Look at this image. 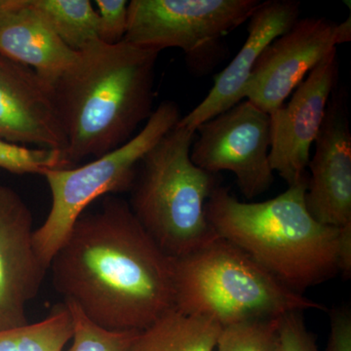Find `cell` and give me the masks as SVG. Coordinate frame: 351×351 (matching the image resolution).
<instances>
[{"instance_id":"1","label":"cell","mask_w":351,"mask_h":351,"mask_svg":"<svg viewBox=\"0 0 351 351\" xmlns=\"http://www.w3.org/2000/svg\"><path fill=\"white\" fill-rule=\"evenodd\" d=\"M49 269L64 302L106 329L140 332L175 307L173 258L117 198L78 219Z\"/></svg>"},{"instance_id":"2","label":"cell","mask_w":351,"mask_h":351,"mask_svg":"<svg viewBox=\"0 0 351 351\" xmlns=\"http://www.w3.org/2000/svg\"><path fill=\"white\" fill-rule=\"evenodd\" d=\"M159 53L96 40L53 85L71 167L121 147L151 117Z\"/></svg>"},{"instance_id":"3","label":"cell","mask_w":351,"mask_h":351,"mask_svg":"<svg viewBox=\"0 0 351 351\" xmlns=\"http://www.w3.org/2000/svg\"><path fill=\"white\" fill-rule=\"evenodd\" d=\"M307 179L263 202H241L218 186L205 206L218 237L298 293L351 271V228L323 226L311 217L304 200Z\"/></svg>"},{"instance_id":"4","label":"cell","mask_w":351,"mask_h":351,"mask_svg":"<svg viewBox=\"0 0 351 351\" xmlns=\"http://www.w3.org/2000/svg\"><path fill=\"white\" fill-rule=\"evenodd\" d=\"M173 269L176 308L221 328L325 308L287 287L246 252L219 237L189 255L173 258Z\"/></svg>"},{"instance_id":"5","label":"cell","mask_w":351,"mask_h":351,"mask_svg":"<svg viewBox=\"0 0 351 351\" xmlns=\"http://www.w3.org/2000/svg\"><path fill=\"white\" fill-rule=\"evenodd\" d=\"M195 131L177 124L141 161L134 182L132 212L169 257H184L218 235L205 212L218 186L215 175L191 159Z\"/></svg>"},{"instance_id":"6","label":"cell","mask_w":351,"mask_h":351,"mask_svg":"<svg viewBox=\"0 0 351 351\" xmlns=\"http://www.w3.org/2000/svg\"><path fill=\"white\" fill-rule=\"evenodd\" d=\"M180 119L177 104L164 101L152 112L142 130L121 147L80 167L44 173L52 204L43 226L34 230V243L46 269H49L55 254L85 209L101 196L131 189L142 159Z\"/></svg>"},{"instance_id":"7","label":"cell","mask_w":351,"mask_h":351,"mask_svg":"<svg viewBox=\"0 0 351 351\" xmlns=\"http://www.w3.org/2000/svg\"><path fill=\"white\" fill-rule=\"evenodd\" d=\"M260 0H132L123 41L160 53L179 48L189 66L206 71L221 39L250 19Z\"/></svg>"},{"instance_id":"8","label":"cell","mask_w":351,"mask_h":351,"mask_svg":"<svg viewBox=\"0 0 351 351\" xmlns=\"http://www.w3.org/2000/svg\"><path fill=\"white\" fill-rule=\"evenodd\" d=\"M191 159L210 174L233 173L242 195L253 199L271 186L270 119L246 100L208 120L196 128Z\"/></svg>"},{"instance_id":"9","label":"cell","mask_w":351,"mask_h":351,"mask_svg":"<svg viewBox=\"0 0 351 351\" xmlns=\"http://www.w3.org/2000/svg\"><path fill=\"white\" fill-rule=\"evenodd\" d=\"M350 40V17L339 25L326 18L298 20L263 51L245 86L244 99L269 114L285 104L314 66Z\"/></svg>"},{"instance_id":"10","label":"cell","mask_w":351,"mask_h":351,"mask_svg":"<svg viewBox=\"0 0 351 351\" xmlns=\"http://www.w3.org/2000/svg\"><path fill=\"white\" fill-rule=\"evenodd\" d=\"M339 69L335 49L298 85L289 103L269 113L270 167L288 186L307 179L311 147L322 126L332 92L338 87Z\"/></svg>"},{"instance_id":"11","label":"cell","mask_w":351,"mask_h":351,"mask_svg":"<svg viewBox=\"0 0 351 351\" xmlns=\"http://www.w3.org/2000/svg\"><path fill=\"white\" fill-rule=\"evenodd\" d=\"M309 160L306 206L321 225L351 228V131L346 97L338 87L328 103L326 114L314 141Z\"/></svg>"},{"instance_id":"12","label":"cell","mask_w":351,"mask_h":351,"mask_svg":"<svg viewBox=\"0 0 351 351\" xmlns=\"http://www.w3.org/2000/svg\"><path fill=\"white\" fill-rule=\"evenodd\" d=\"M32 215L19 193L0 184V331L27 324V304L46 269L34 243Z\"/></svg>"},{"instance_id":"13","label":"cell","mask_w":351,"mask_h":351,"mask_svg":"<svg viewBox=\"0 0 351 351\" xmlns=\"http://www.w3.org/2000/svg\"><path fill=\"white\" fill-rule=\"evenodd\" d=\"M0 140L64 152L66 142L53 86L0 55Z\"/></svg>"},{"instance_id":"14","label":"cell","mask_w":351,"mask_h":351,"mask_svg":"<svg viewBox=\"0 0 351 351\" xmlns=\"http://www.w3.org/2000/svg\"><path fill=\"white\" fill-rule=\"evenodd\" d=\"M301 3L295 0L261 2L249 19L248 36L241 49L221 73L203 101L178 124L195 131L208 120L244 99V89L263 51L300 19Z\"/></svg>"},{"instance_id":"15","label":"cell","mask_w":351,"mask_h":351,"mask_svg":"<svg viewBox=\"0 0 351 351\" xmlns=\"http://www.w3.org/2000/svg\"><path fill=\"white\" fill-rule=\"evenodd\" d=\"M76 54L27 0H0V55L31 69L53 86Z\"/></svg>"},{"instance_id":"16","label":"cell","mask_w":351,"mask_h":351,"mask_svg":"<svg viewBox=\"0 0 351 351\" xmlns=\"http://www.w3.org/2000/svg\"><path fill=\"white\" fill-rule=\"evenodd\" d=\"M221 330L214 321L174 307L138 332L128 351H215Z\"/></svg>"},{"instance_id":"17","label":"cell","mask_w":351,"mask_h":351,"mask_svg":"<svg viewBox=\"0 0 351 351\" xmlns=\"http://www.w3.org/2000/svg\"><path fill=\"white\" fill-rule=\"evenodd\" d=\"M29 6L71 50L99 40V16L89 0H27Z\"/></svg>"},{"instance_id":"18","label":"cell","mask_w":351,"mask_h":351,"mask_svg":"<svg viewBox=\"0 0 351 351\" xmlns=\"http://www.w3.org/2000/svg\"><path fill=\"white\" fill-rule=\"evenodd\" d=\"M73 332V318L64 304L39 322L1 330L0 351H64Z\"/></svg>"},{"instance_id":"19","label":"cell","mask_w":351,"mask_h":351,"mask_svg":"<svg viewBox=\"0 0 351 351\" xmlns=\"http://www.w3.org/2000/svg\"><path fill=\"white\" fill-rule=\"evenodd\" d=\"M278 324L279 318L223 327L215 351H280Z\"/></svg>"},{"instance_id":"20","label":"cell","mask_w":351,"mask_h":351,"mask_svg":"<svg viewBox=\"0 0 351 351\" xmlns=\"http://www.w3.org/2000/svg\"><path fill=\"white\" fill-rule=\"evenodd\" d=\"M73 318V343L64 351H128L138 332L112 331L88 319L75 304L64 302Z\"/></svg>"},{"instance_id":"21","label":"cell","mask_w":351,"mask_h":351,"mask_svg":"<svg viewBox=\"0 0 351 351\" xmlns=\"http://www.w3.org/2000/svg\"><path fill=\"white\" fill-rule=\"evenodd\" d=\"M71 167L64 152L25 147L0 140V168L14 174H39Z\"/></svg>"},{"instance_id":"22","label":"cell","mask_w":351,"mask_h":351,"mask_svg":"<svg viewBox=\"0 0 351 351\" xmlns=\"http://www.w3.org/2000/svg\"><path fill=\"white\" fill-rule=\"evenodd\" d=\"M128 4L126 0L95 1L99 16V41L110 45L123 41L128 25Z\"/></svg>"},{"instance_id":"23","label":"cell","mask_w":351,"mask_h":351,"mask_svg":"<svg viewBox=\"0 0 351 351\" xmlns=\"http://www.w3.org/2000/svg\"><path fill=\"white\" fill-rule=\"evenodd\" d=\"M280 351H319L313 335L307 330L302 313H290L279 318Z\"/></svg>"},{"instance_id":"24","label":"cell","mask_w":351,"mask_h":351,"mask_svg":"<svg viewBox=\"0 0 351 351\" xmlns=\"http://www.w3.org/2000/svg\"><path fill=\"white\" fill-rule=\"evenodd\" d=\"M326 351H351V316L348 311H332Z\"/></svg>"}]
</instances>
